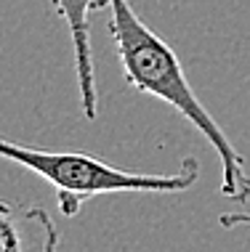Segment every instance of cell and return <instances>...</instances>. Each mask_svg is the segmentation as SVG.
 <instances>
[{
	"label": "cell",
	"mask_w": 250,
	"mask_h": 252,
	"mask_svg": "<svg viewBox=\"0 0 250 252\" xmlns=\"http://www.w3.org/2000/svg\"><path fill=\"white\" fill-rule=\"evenodd\" d=\"M107 11H109V35L128 85L144 96L165 101L186 122H192L208 138L221 162V194L232 202H248L250 178L245 175L242 154L221 130L213 114L200 104L176 51L141 22L128 0H109Z\"/></svg>",
	"instance_id": "6da1fadb"
},
{
	"label": "cell",
	"mask_w": 250,
	"mask_h": 252,
	"mask_svg": "<svg viewBox=\"0 0 250 252\" xmlns=\"http://www.w3.org/2000/svg\"><path fill=\"white\" fill-rule=\"evenodd\" d=\"M0 157L51 183L59 199V210L67 218L77 215L88 199L101 194H179L192 189L200 178V165L194 157H186L179 173L173 175L131 173L93 154L45 152V149L13 144L8 138H0Z\"/></svg>",
	"instance_id": "7a4b0ae2"
},
{
	"label": "cell",
	"mask_w": 250,
	"mask_h": 252,
	"mask_svg": "<svg viewBox=\"0 0 250 252\" xmlns=\"http://www.w3.org/2000/svg\"><path fill=\"white\" fill-rule=\"evenodd\" d=\"M109 0H53L56 13L67 22L75 51V74L80 88V106L85 120H96L99 114V93H96V69H93L91 51V13L107 8Z\"/></svg>",
	"instance_id": "3957f363"
},
{
	"label": "cell",
	"mask_w": 250,
	"mask_h": 252,
	"mask_svg": "<svg viewBox=\"0 0 250 252\" xmlns=\"http://www.w3.org/2000/svg\"><path fill=\"white\" fill-rule=\"evenodd\" d=\"M30 213L22 210V218L11 204L0 202V252H27V242L22 234V223H27Z\"/></svg>",
	"instance_id": "277c9868"
},
{
	"label": "cell",
	"mask_w": 250,
	"mask_h": 252,
	"mask_svg": "<svg viewBox=\"0 0 250 252\" xmlns=\"http://www.w3.org/2000/svg\"><path fill=\"white\" fill-rule=\"evenodd\" d=\"M218 223L224 228H237V226L250 228V213H224L218 218Z\"/></svg>",
	"instance_id": "5b68a950"
}]
</instances>
